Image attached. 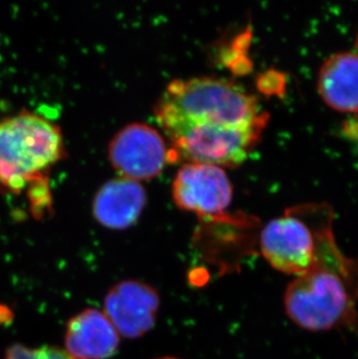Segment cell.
Returning a JSON list of instances; mask_svg holds the SVG:
<instances>
[{
	"label": "cell",
	"mask_w": 358,
	"mask_h": 359,
	"mask_svg": "<svg viewBox=\"0 0 358 359\" xmlns=\"http://www.w3.org/2000/svg\"><path fill=\"white\" fill-rule=\"evenodd\" d=\"M154 114L175 158L223 169L247 160L269 121L255 95L216 77L171 81Z\"/></svg>",
	"instance_id": "obj_1"
},
{
	"label": "cell",
	"mask_w": 358,
	"mask_h": 359,
	"mask_svg": "<svg viewBox=\"0 0 358 359\" xmlns=\"http://www.w3.org/2000/svg\"><path fill=\"white\" fill-rule=\"evenodd\" d=\"M358 257L345 256L338 248L333 219L322 226L311 268L287 286V318L310 332L336 327L357 329Z\"/></svg>",
	"instance_id": "obj_2"
},
{
	"label": "cell",
	"mask_w": 358,
	"mask_h": 359,
	"mask_svg": "<svg viewBox=\"0 0 358 359\" xmlns=\"http://www.w3.org/2000/svg\"><path fill=\"white\" fill-rule=\"evenodd\" d=\"M65 156L61 129L21 112L0 121V190L20 194Z\"/></svg>",
	"instance_id": "obj_3"
},
{
	"label": "cell",
	"mask_w": 358,
	"mask_h": 359,
	"mask_svg": "<svg viewBox=\"0 0 358 359\" xmlns=\"http://www.w3.org/2000/svg\"><path fill=\"white\" fill-rule=\"evenodd\" d=\"M334 219L326 203L290 207L274 217L260 233V252L269 264L287 276L299 277L311 268L319 234L327 221Z\"/></svg>",
	"instance_id": "obj_4"
},
{
	"label": "cell",
	"mask_w": 358,
	"mask_h": 359,
	"mask_svg": "<svg viewBox=\"0 0 358 359\" xmlns=\"http://www.w3.org/2000/svg\"><path fill=\"white\" fill-rule=\"evenodd\" d=\"M170 158L166 137L147 123H129L108 144V160L115 171L139 183L159 176Z\"/></svg>",
	"instance_id": "obj_5"
},
{
	"label": "cell",
	"mask_w": 358,
	"mask_h": 359,
	"mask_svg": "<svg viewBox=\"0 0 358 359\" xmlns=\"http://www.w3.org/2000/svg\"><path fill=\"white\" fill-rule=\"evenodd\" d=\"M177 207L207 219L225 217L233 199V185L223 168L185 163L173 183Z\"/></svg>",
	"instance_id": "obj_6"
},
{
	"label": "cell",
	"mask_w": 358,
	"mask_h": 359,
	"mask_svg": "<svg viewBox=\"0 0 358 359\" xmlns=\"http://www.w3.org/2000/svg\"><path fill=\"white\" fill-rule=\"evenodd\" d=\"M159 295L155 288L139 280H122L107 292L104 314L119 335L140 339L156 323Z\"/></svg>",
	"instance_id": "obj_7"
},
{
	"label": "cell",
	"mask_w": 358,
	"mask_h": 359,
	"mask_svg": "<svg viewBox=\"0 0 358 359\" xmlns=\"http://www.w3.org/2000/svg\"><path fill=\"white\" fill-rule=\"evenodd\" d=\"M147 203L139 182L118 177L108 180L95 194L92 205L98 224L113 231H125L139 220Z\"/></svg>",
	"instance_id": "obj_8"
},
{
	"label": "cell",
	"mask_w": 358,
	"mask_h": 359,
	"mask_svg": "<svg viewBox=\"0 0 358 359\" xmlns=\"http://www.w3.org/2000/svg\"><path fill=\"white\" fill-rule=\"evenodd\" d=\"M65 342L74 359H107L117 353L120 335L104 312L88 309L69 320Z\"/></svg>",
	"instance_id": "obj_9"
},
{
	"label": "cell",
	"mask_w": 358,
	"mask_h": 359,
	"mask_svg": "<svg viewBox=\"0 0 358 359\" xmlns=\"http://www.w3.org/2000/svg\"><path fill=\"white\" fill-rule=\"evenodd\" d=\"M318 91L326 105L342 113L358 112V54L338 53L319 70Z\"/></svg>",
	"instance_id": "obj_10"
},
{
	"label": "cell",
	"mask_w": 358,
	"mask_h": 359,
	"mask_svg": "<svg viewBox=\"0 0 358 359\" xmlns=\"http://www.w3.org/2000/svg\"><path fill=\"white\" fill-rule=\"evenodd\" d=\"M5 359H74L65 350L56 346L27 348L21 344H14L7 350Z\"/></svg>",
	"instance_id": "obj_11"
},
{
	"label": "cell",
	"mask_w": 358,
	"mask_h": 359,
	"mask_svg": "<svg viewBox=\"0 0 358 359\" xmlns=\"http://www.w3.org/2000/svg\"><path fill=\"white\" fill-rule=\"evenodd\" d=\"M157 359H178V358H173V357H163V358H157Z\"/></svg>",
	"instance_id": "obj_12"
}]
</instances>
